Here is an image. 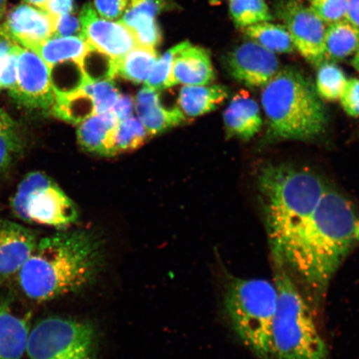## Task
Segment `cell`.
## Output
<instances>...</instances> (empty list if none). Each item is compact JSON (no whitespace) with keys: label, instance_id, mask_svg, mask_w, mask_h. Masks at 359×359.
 <instances>
[{"label":"cell","instance_id":"obj_39","mask_svg":"<svg viewBox=\"0 0 359 359\" xmlns=\"http://www.w3.org/2000/svg\"><path fill=\"white\" fill-rule=\"evenodd\" d=\"M168 7V0H130L127 10L156 18Z\"/></svg>","mask_w":359,"mask_h":359},{"label":"cell","instance_id":"obj_47","mask_svg":"<svg viewBox=\"0 0 359 359\" xmlns=\"http://www.w3.org/2000/svg\"><path fill=\"white\" fill-rule=\"evenodd\" d=\"M296 1H299V0H296Z\"/></svg>","mask_w":359,"mask_h":359},{"label":"cell","instance_id":"obj_13","mask_svg":"<svg viewBox=\"0 0 359 359\" xmlns=\"http://www.w3.org/2000/svg\"><path fill=\"white\" fill-rule=\"evenodd\" d=\"M226 66L233 78L251 88H264L280 71L276 53L253 40L229 53Z\"/></svg>","mask_w":359,"mask_h":359},{"label":"cell","instance_id":"obj_44","mask_svg":"<svg viewBox=\"0 0 359 359\" xmlns=\"http://www.w3.org/2000/svg\"><path fill=\"white\" fill-rule=\"evenodd\" d=\"M22 1L26 4H29V6L42 10L45 4H46L49 0H22Z\"/></svg>","mask_w":359,"mask_h":359},{"label":"cell","instance_id":"obj_19","mask_svg":"<svg viewBox=\"0 0 359 359\" xmlns=\"http://www.w3.org/2000/svg\"><path fill=\"white\" fill-rule=\"evenodd\" d=\"M29 332L28 318L17 316L6 305L0 307V359H21Z\"/></svg>","mask_w":359,"mask_h":359},{"label":"cell","instance_id":"obj_3","mask_svg":"<svg viewBox=\"0 0 359 359\" xmlns=\"http://www.w3.org/2000/svg\"><path fill=\"white\" fill-rule=\"evenodd\" d=\"M258 188L273 259H278L311 218L327 187L306 168L273 164L260 170Z\"/></svg>","mask_w":359,"mask_h":359},{"label":"cell","instance_id":"obj_11","mask_svg":"<svg viewBox=\"0 0 359 359\" xmlns=\"http://www.w3.org/2000/svg\"><path fill=\"white\" fill-rule=\"evenodd\" d=\"M56 18L40 8L22 4L8 12L0 25V35L25 48L34 51L55 37Z\"/></svg>","mask_w":359,"mask_h":359},{"label":"cell","instance_id":"obj_33","mask_svg":"<svg viewBox=\"0 0 359 359\" xmlns=\"http://www.w3.org/2000/svg\"><path fill=\"white\" fill-rule=\"evenodd\" d=\"M189 44V42H183L165 52L160 57V60L156 61L149 77L146 81V86L156 90V91L172 87V82H170V73H172L175 56Z\"/></svg>","mask_w":359,"mask_h":359},{"label":"cell","instance_id":"obj_5","mask_svg":"<svg viewBox=\"0 0 359 359\" xmlns=\"http://www.w3.org/2000/svg\"><path fill=\"white\" fill-rule=\"evenodd\" d=\"M275 264L277 308L271 335L273 359H329L316 312L281 264Z\"/></svg>","mask_w":359,"mask_h":359},{"label":"cell","instance_id":"obj_24","mask_svg":"<svg viewBox=\"0 0 359 359\" xmlns=\"http://www.w3.org/2000/svg\"><path fill=\"white\" fill-rule=\"evenodd\" d=\"M253 41L273 53H290L295 50L289 31L285 25L271 22H259L243 29Z\"/></svg>","mask_w":359,"mask_h":359},{"label":"cell","instance_id":"obj_46","mask_svg":"<svg viewBox=\"0 0 359 359\" xmlns=\"http://www.w3.org/2000/svg\"><path fill=\"white\" fill-rule=\"evenodd\" d=\"M352 65L358 72H359V49L355 53V55H354L352 61Z\"/></svg>","mask_w":359,"mask_h":359},{"label":"cell","instance_id":"obj_1","mask_svg":"<svg viewBox=\"0 0 359 359\" xmlns=\"http://www.w3.org/2000/svg\"><path fill=\"white\" fill-rule=\"evenodd\" d=\"M358 244L359 215L346 197L327 187L285 252L273 259L288 271L316 312L336 272Z\"/></svg>","mask_w":359,"mask_h":359},{"label":"cell","instance_id":"obj_14","mask_svg":"<svg viewBox=\"0 0 359 359\" xmlns=\"http://www.w3.org/2000/svg\"><path fill=\"white\" fill-rule=\"evenodd\" d=\"M38 241L29 229L0 219V286L19 273Z\"/></svg>","mask_w":359,"mask_h":359},{"label":"cell","instance_id":"obj_4","mask_svg":"<svg viewBox=\"0 0 359 359\" xmlns=\"http://www.w3.org/2000/svg\"><path fill=\"white\" fill-rule=\"evenodd\" d=\"M262 103L276 140H312L325 132L324 103L316 85L297 70L278 72L263 88Z\"/></svg>","mask_w":359,"mask_h":359},{"label":"cell","instance_id":"obj_29","mask_svg":"<svg viewBox=\"0 0 359 359\" xmlns=\"http://www.w3.org/2000/svg\"><path fill=\"white\" fill-rule=\"evenodd\" d=\"M230 13L238 27H246L273 20L266 0H230Z\"/></svg>","mask_w":359,"mask_h":359},{"label":"cell","instance_id":"obj_27","mask_svg":"<svg viewBox=\"0 0 359 359\" xmlns=\"http://www.w3.org/2000/svg\"><path fill=\"white\" fill-rule=\"evenodd\" d=\"M120 22L132 31L140 46L154 48L163 39L156 18L126 10Z\"/></svg>","mask_w":359,"mask_h":359},{"label":"cell","instance_id":"obj_23","mask_svg":"<svg viewBox=\"0 0 359 359\" xmlns=\"http://www.w3.org/2000/svg\"><path fill=\"white\" fill-rule=\"evenodd\" d=\"M154 48L137 46L122 57L116 58V74L135 83L146 82L157 61Z\"/></svg>","mask_w":359,"mask_h":359},{"label":"cell","instance_id":"obj_16","mask_svg":"<svg viewBox=\"0 0 359 359\" xmlns=\"http://www.w3.org/2000/svg\"><path fill=\"white\" fill-rule=\"evenodd\" d=\"M215 74L209 53L191 44L175 56L170 82L188 86H205L213 83Z\"/></svg>","mask_w":359,"mask_h":359},{"label":"cell","instance_id":"obj_37","mask_svg":"<svg viewBox=\"0 0 359 359\" xmlns=\"http://www.w3.org/2000/svg\"><path fill=\"white\" fill-rule=\"evenodd\" d=\"M55 37L82 38V25L79 18L73 13L57 17Z\"/></svg>","mask_w":359,"mask_h":359},{"label":"cell","instance_id":"obj_34","mask_svg":"<svg viewBox=\"0 0 359 359\" xmlns=\"http://www.w3.org/2000/svg\"><path fill=\"white\" fill-rule=\"evenodd\" d=\"M348 0H311V10L326 25L346 21Z\"/></svg>","mask_w":359,"mask_h":359},{"label":"cell","instance_id":"obj_41","mask_svg":"<svg viewBox=\"0 0 359 359\" xmlns=\"http://www.w3.org/2000/svg\"><path fill=\"white\" fill-rule=\"evenodd\" d=\"M74 10V0H49L42 8V11L55 18L66 13H72Z\"/></svg>","mask_w":359,"mask_h":359},{"label":"cell","instance_id":"obj_20","mask_svg":"<svg viewBox=\"0 0 359 359\" xmlns=\"http://www.w3.org/2000/svg\"><path fill=\"white\" fill-rule=\"evenodd\" d=\"M228 94L222 85L184 86L180 90L177 107L187 119L196 118L217 109Z\"/></svg>","mask_w":359,"mask_h":359},{"label":"cell","instance_id":"obj_9","mask_svg":"<svg viewBox=\"0 0 359 359\" xmlns=\"http://www.w3.org/2000/svg\"><path fill=\"white\" fill-rule=\"evenodd\" d=\"M10 95L29 110L52 111L55 102L50 71L38 53L20 48L17 83Z\"/></svg>","mask_w":359,"mask_h":359},{"label":"cell","instance_id":"obj_17","mask_svg":"<svg viewBox=\"0 0 359 359\" xmlns=\"http://www.w3.org/2000/svg\"><path fill=\"white\" fill-rule=\"evenodd\" d=\"M223 119L229 136L245 141L257 136L263 127L258 102L245 91L233 97L224 111Z\"/></svg>","mask_w":359,"mask_h":359},{"label":"cell","instance_id":"obj_2","mask_svg":"<svg viewBox=\"0 0 359 359\" xmlns=\"http://www.w3.org/2000/svg\"><path fill=\"white\" fill-rule=\"evenodd\" d=\"M104 245L93 231H62L38 241L19 272L27 297L47 302L91 285L104 266Z\"/></svg>","mask_w":359,"mask_h":359},{"label":"cell","instance_id":"obj_22","mask_svg":"<svg viewBox=\"0 0 359 359\" xmlns=\"http://www.w3.org/2000/svg\"><path fill=\"white\" fill-rule=\"evenodd\" d=\"M359 49V33L347 21L327 25L325 36V61H342Z\"/></svg>","mask_w":359,"mask_h":359},{"label":"cell","instance_id":"obj_8","mask_svg":"<svg viewBox=\"0 0 359 359\" xmlns=\"http://www.w3.org/2000/svg\"><path fill=\"white\" fill-rule=\"evenodd\" d=\"M11 206L18 218L29 223L62 227L79 217L73 201L41 172H30L22 180Z\"/></svg>","mask_w":359,"mask_h":359},{"label":"cell","instance_id":"obj_32","mask_svg":"<svg viewBox=\"0 0 359 359\" xmlns=\"http://www.w3.org/2000/svg\"><path fill=\"white\" fill-rule=\"evenodd\" d=\"M82 88L92 97L96 114L111 111L120 95L118 88L111 80L100 82H90L88 80Z\"/></svg>","mask_w":359,"mask_h":359},{"label":"cell","instance_id":"obj_45","mask_svg":"<svg viewBox=\"0 0 359 359\" xmlns=\"http://www.w3.org/2000/svg\"><path fill=\"white\" fill-rule=\"evenodd\" d=\"M7 0H0V21L4 19L6 13Z\"/></svg>","mask_w":359,"mask_h":359},{"label":"cell","instance_id":"obj_36","mask_svg":"<svg viewBox=\"0 0 359 359\" xmlns=\"http://www.w3.org/2000/svg\"><path fill=\"white\" fill-rule=\"evenodd\" d=\"M341 106L346 114L352 118L359 116V79H351L347 81L342 95L339 98Z\"/></svg>","mask_w":359,"mask_h":359},{"label":"cell","instance_id":"obj_10","mask_svg":"<svg viewBox=\"0 0 359 359\" xmlns=\"http://www.w3.org/2000/svg\"><path fill=\"white\" fill-rule=\"evenodd\" d=\"M281 19L289 31L295 49L305 60L314 65L325 61V36L327 25L311 8L291 1L280 11Z\"/></svg>","mask_w":359,"mask_h":359},{"label":"cell","instance_id":"obj_28","mask_svg":"<svg viewBox=\"0 0 359 359\" xmlns=\"http://www.w3.org/2000/svg\"><path fill=\"white\" fill-rule=\"evenodd\" d=\"M347 81L343 70L334 62L325 61L318 65L316 88L321 100H339Z\"/></svg>","mask_w":359,"mask_h":359},{"label":"cell","instance_id":"obj_30","mask_svg":"<svg viewBox=\"0 0 359 359\" xmlns=\"http://www.w3.org/2000/svg\"><path fill=\"white\" fill-rule=\"evenodd\" d=\"M150 137L140 120L135 116L120 121L115 135L116 155L138 149Z\"/></svg>","mask_w":359,"mask_h":359},{"label":"cell","instance_id":"obj_43","mask_svg":"<svg viewBox=\"0 0 359 359\" xmlns=\"http://www.w3.org/2000/svg\"><path fill=\"white\" fill-rule=\"evenodd\" d=\"M19 45L0 35V62L6 58Z\"/></svg>","mask_w":359,"mask_h":359},{"label":"cell","instance_id":"obj_7","mask_svg":"<svg viewBox=\"0 0 359 359\" xmlns=\"http://www.w3.org/2000/svg\"><path fill=\"white\" fill-rule=\"evenodd\" d=\"M96 327L92 323L48 317L29 332V359H98Z\"/></svg>","mask_w":359,"mask_h":359},{"label":"cell","instance_id":"obj_42","mask_svg":"<svg viewBox=\"0 0 359 359\" xmlns=\"http://www.w3.org/2000/svg\"><path fill=\"white\" fill-rule=\"evenodd\" d=\"M346 21L359 33V0H348Z\"/></svg>","mask_w":359,"mask_h":359},{"label":"cell","instance_id":"obj_12","mask_svg":"<svg viewBox=\"0 0 359 359\" xmlns=\"http://www.w3.org/2000/svg\"><path fill=\"white\" fill-rule=\"evenodd\" d=\"M82 38L90 46L114 58L122 57L138 46L132 31L123 22L102 19L91 4L80 13Z\"/></svg>","mask_w":359,"mask_h":359},{"label":"cell","instance_id":"obj_31","mask_svg":"<svg viewBox=\"0 0 359 359\" xmlns=\"http://www.w3.org/2000/svg\"><path fill=\"white\" fill-rule=\"evenodd\" d=\"M85 75L90 82L112 80L116 76V61L114 58L105 55L91 46L82 62Z\"/></svg>","mask_w":359,"mask_h":359},{"label":"cell","instance_id":"obj_38","mask_svg":"<svg viewBox=\"0 0 359 359\" xmlns=\"http://www.w3.org/2000/svg\"><path fill=\"white\" fill-rule=\"evenodd\" d=\"M130 0H94V8L100 15L109 20H118L124 15Z\"/></svg>","mask_w":359,"mask_h":359},{"label":"cell","instance_id":"obj_26","mask_svg":"<svg viewBox=\"0 0 359 359\" xmlns=\"http://www.w3.org/2000/svg\"><path fill=\"white\" fill-rule=\"evenodd\" d=\"M21 150L19 127L11 115L0 107V172L10 167Z\"/></svg>","mask_w":359,"mask_h":359},{"label":"cell","instance_id":"obj_18","mask_svg":"<svg viewBox=\"0 0 359 359\" xmlns=\"http://www.w3.org/2000/svg\"><path fill=\"white\" fill-rule=\"evenodd\" d=\"M119 121L112 111L95 114L79 124L78 142L86 151L104 156L115 154V135Z\"/></svg>","mask_w":359,"mask_h":359},{"label":"cell","instance_id":"obj_15","mask_svg":"<svg viewBox=\"0 0 359 359\" xmlns=\"http://www.w3.org/2000/svg\"><path fill=\"white\" fill-rule=\"evenodd\" d=\"M138 119L144 126L150 136L163 133L188 120L178 107L168 109L161 104L156 90L144 86L138 92L135 100Z\"/></svg>","mask_w":359,"mask_h":359},{"label":"cell","instance_id":"obj_35","mask_svg":"<svg viewBox=\"0 0 359 359\" xmlns=\"http://www.w3.org/2000/svg\"><path fill=\"white\" fill-rule=\"evenodd\" d=\"M20 48L17 46L10 55L0 62V90L11 91L16 85Z\"/></svg>","mask_w":359,"mask_h":359},{"label":"cell","instance_id":"obj_6","mask_svg":"<svg viewBox=\"0 0 359 359\" xmlns=\"http://www.w3.org/2000/svg\"><path fill=\"white\" fill-rule=\"evenodd\" d=\"M224 307L242 344L258 359H273L271 335L277 308L275 283L232 277L224 292Z\"/></svg>","mask_w":359,"mask_h":359},{"label":"cell","instance_id":"obj_21","mask_svg":"<svg viewBox=\"0 0 359 359\" xmlns=\"http://www.w3.org/2000/svg\"><path fill=\"white\" fill-rule=\"evenodd\" d=\"M91 46L81 37H53L35 48L48 67L67 61L82 62Z\"/></svg>","mask_w":359,"mask_h":359},{"label":"cell","instance_id":"obj_40","mask_svg":"<svg viewBox=\"0 0 359 359\" xmlns=\"http://www.w3.org/2000/svg\"><path fill=\"white\" fill-rule=\"evenodd\" d=\"M135 109V100L128 94H120L118 101L111 111L119 121H123L133 116Z\"/></svg>","mask_w":359,"mask_h":359},{"label":"cell","instance_id":"obj_25","mask_svg":"<svg viewBox=\"0 0 359 359\" xmlns=\"http://www.w3.org/2000/svg\"><path fill=\"white\" fill-rule=\"evenodd\" d=\"M52 112L57 118L74 124L96 114L92 97L83 88L66 95H56Z\"/></svg>","mask_w":359,"mask_h":359}]
</instances>
